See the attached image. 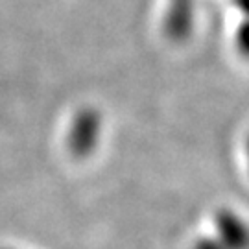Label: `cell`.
<instances>
[{"mask_svg":"<svg viewBox=\"0 0 249 249\" xmlns=\"http://www.w3.org/2000/svg\"><path fill=\"white\" fill-rule=\"evenodd\" d=\"M197 249H223V246L218 242V238H205L197 244Z\"/></svg>","mask_w":249,"mask_h":249,"instance_id":"3957f363","label":"cell"},{"mask_svg":"<svg viewBox=\"0 0 249 249\" xmlns=\"http://www.w3.org/2000/svg\"><path fill=\"white\" fill-rule=\"evenodd\" d=\"M234 48L242 59L249 61V18L242 20L234 32Z\"/></svg>","mask_w":249,"mask_h":249,"instance_id":"7a4b0ae2","label":"cell"},{"mask_svg":"<svg viewBox=\"0 0 249 249\" xmlns=\"http://www.w3.org/2000/svg\"><path fill=\"white\" fill-rule=\"evenodd\" d=\"M244 153H246V164H248V174H249V133L246 137V142H244Z\"/></svg>","mask_w":249,"mask_h":249,"instance_id":"277c9868","label":"cell"},{"mask_svg":"<svg viewBox=\"0 0 249 249\" xmlns=\"http://www.w3.org/2000/svg\"><path fill=\"white\" fill-rule=\"evenodd\" d=\"M216 238L223 249H249V223L232 209H222L214 218Z\"/></svg>","mask_w":249,"mask_h":249,"instance_id":"6da1fadb","label":"cell"}]
</instances>
